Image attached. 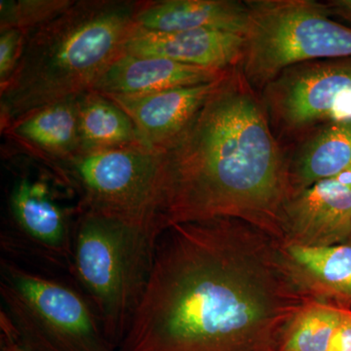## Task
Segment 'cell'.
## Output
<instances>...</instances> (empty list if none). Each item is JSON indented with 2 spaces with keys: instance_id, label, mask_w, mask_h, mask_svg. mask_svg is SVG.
Returning a JSON list of instances; mask_svg holds the SVG:
<instances>
[{
  "instance_id": "1",
  "label": "cell",
  "mask_w": 351,
  "mask_h": 351,
  "mask_svg": "<svg viewBox=\"0 0 351 351\" xmlns=\"http://www.w3.org/2000/svg\"><path fill=\"white\" fill-rule=\"evenodd\" d=\"M307 299L280 240L241 219L177 223L156 245L119 351H276Z\"/></svg>"
},
{
  "instance_id": "2",
  "label": "cell",
  "mask_w": 351,
  "mask_h": 351,
  "mask_svg": "<svg viewBox=\"0 0 351 351\" xmlns=\"http://www.w3.org/2000/svg\"><path fill=\"white\" fill-rule=\"evenodd\" d=\"M292 195L289 162L263 101L230 69L186 128L162 149L159 219L177 223L241 219L282 239Z\"/></svg>"
},
{
  "instance_id": "3",
  "label": "cell",
  "mask_w": 351,
  "mask_h": 351,
  "mask_svg": "<svg viewBox=\"0 0 351 351\" xmlns=\"http://www.w3.org/2000/svg\"><path fill=\"white\" fill-rule=\"evenodd\" d=\"M138 1L75 0L25 38L19 64L0 88L1 129L34 110L90 91L123 53Z\"/></svg>"
},
{
  "instance_id": "4",
  "label": "cell",
  "mask_w": 351,
  "mask_h": 351,
  "mask_svg": "<svg viewBox=\"0 0 351 351\" xmlns=\"http://www.w3.org/2000/svg\"><path fill=\"white\" fill-rule=\"evenodd\" d=\"M161 234L83 210L75 221L71 271L117 350L144 295Z\"/></svg>"
},
{
  "instance_id": "5",
  "label": "cell",
  "mask_w": 351,
  "mask_h": 351,
  "mask_svg": "<svg viewBox=\"0 0 351 351\" xmlns=\"http://www.w3.org/2000/svg\"><path fill=\"white\" fill-rule=\"evenodd\" d=\"M1 332L27 351H119L75 289L1 261Z\"/></svg>"
},
{
  "instance_id": "6",
  "label": "cell",
  "mask_w": 351,
  "mask_h": 351,
  "mask_svg": "<svg viewBox=\"0 0 351 351\" xmlns=\"http://www.w3.org/2000/svg\"><path fill=\"white\" fill-rule=\"evenodd\" d=\"M240 69L265 88L285 69L323 60L351 59V27L313 0H247Z\"/></svg>"
},
{
  "instance_id": "7",
  "label": "cell",
  "mask_w": 351,
  "mask_h": 351,
  "mask_svg": "<svg viewBox=\"0 0 351 351\" xmlns=\"http://www.w3.org/2000/svg\"><path fill=\"white\" fill-rule=\"evenodd\" d=\"M82 210L164 232L159 219L162 151L143 144L78 152L66 161Z\"/></svg>"
},
{
  "instance_id": "8",
  "label": "cell",
  "mask_w": 351,
  "mask_h": 351,
  "mask_svg": "<svg viewBox=\"0 0 351 351\" xmlns=\"http://www.w3.org/2000/svg\"><path fill=\"white\" fill-rule=\"evenodd\" d=\"M263 90L267 117L284 132L351 119V59L291 66Z\"/></svg>"
},
{
  "instance_id": "9",
  "label": "cell",
  "mask_w": 351,
  "mask_h": 351,
  "mask_svg": "<svg viewBox=\"0 0 351 351\" xmlns=\"http://www.w3.org/2000/svg\"><path fill=\"white\" fill-rule=\"evenodd\" d=\"M351 239V171L290 196L282 217L284 243L320 248Z\"/></svg>"
},
{
  "instance_id": "10",
  "label": "cell",
  "mask_w": 351,
  "mask_h": 351,
  "mask_svg": "<svg viewBox=\"0 0 351 351\" xmlns=\"http://www.w3.org/2000/svg\"><path fill=\"white\" fill-rule=\"evenodd\" d=\"M9 204L25 248L29 247L43 260L71 270L75 225L53 198L47 184L20 179L14 184Z\"/></svg>"
},
{
  "instance_id": "11",
  "label": "cell",
  "mask_w": 351,
  "mask_h": 351,
  "mask_svg": "<svg viewBox=\"0 0 351 351\" xmlns=\"http://www.w3.org/2000/svg\"><path fill=\"white\" fill-rule=\"evenodd\" d=\"M223 76L213 82L154 93L101 95L130 117L143 145L162 151L191 123Z\"/></svg>"
},
{
  "instance_id": "12",
  "label": "cell",
  "mask_w": 351,
  "mask_h": 351,
  "mask_svg": "<svg viewBox=\"0 0 351 351\" xmlns=\"http://www.w3.org/2000/svg\"><path fill=\"white\" fill-rule=\"evenodd\" d=\"M243 36L213 29L154 32L134 27L123 52L133 56L162 57L213 69L239 66Z\"/></svg>"
},
{
  "instance_id": "13",
  "label": "cell",
  "mask_w": 351,
  "mask_h": 351,
  "mask_svg": "<svg viewBox=\"0 0 351 351\" xmlns=\"http://www.w3.org/2000/svg\"><path fill=\"white\" fill-rule=\"evenodd\" d=\"M280 252L289 276L304 297L351 309V239L320 248L280 241Z\"/></svg>"
},
{
  "instance_id": "14",
  "label": "cell",
  "mask_w": 351,
  "mask_h": 351,
  "mask_svg": "<svg viewBox=\"0 0 351 351\" xmlns=\"http://www.w3.org/2000/svg\"><path fill=\"white\" fill-rule=\"evenodd\" d=\"M228 71L182 64L162 57L133 56L123 52L101 73L92 90L100 94L154 93L213 82Z\"/></svg>"
},
{
  "instance_id": "15",
  "label": "cell",
  "mask_w": 351,
  "mask_h": 351,
  "mask_svg": "<svg viewBox=\"0 0 351 351\" xmlns=\"http://www.w3.org/2000/svg\"><path fill=\"white\" fill-rule=\"evenodd\" d=\"M246 2L239 0H151L138 1L135 24L154 32L213 29L243 36Z\"/></svg>"
},
{
  "instance_id": "16",
  "label": "cell",
  "mask_w": 351,
  "mask_h": 351,
  "mask_svg": "<svg viewBox=\"0 0 351 351\" xmlns=\"http://www.w3.org/2000/svg\"><path fill=\"white\" fill-rule=\"evenodd\" d=\"M351 171V119L326 124L289 163L292 195Z\"/></svg>"
},
{
  "instance_id": "17",
  "label": "cell",
  "mask_w": 351,
  "mask_h": 351,
  "mask_svg": "<svg viewBox=\"0 0 351 351\" xmlns=\"http://www.w3.org/2000/svg\"><path fill=\"white\" fill-rule=\"evenodd\" d=\"M5 132L58 160L66 162L82 152L76 98L34 110Z\"/></svg>"
},
{
  "instance_id": "18",
  "label": "cell",
  "mask_w": 351,
  "mask_h": 351,
  "mask_svg": "<svg viewBox=\"0 0 351 351\" xmlns=\"http://www.w3.org/2000/svg\"><path fill=\"white\" fill-rule=\"evenodd\" d=\"M82 152L142 144L130 117L93 90L76 98Z\"/></svg>"
},
{
  "instance_id": "19",
  "label": "cell",
  "mask_w": 351,
  "mask_h": 351,
  "mask_svg": "<svg viewBox=\"0 0 351 351\" xmlns=\"http://www.w3.org/2000/svg\"><path fill=\"white\" fill-rule=\"evenodd\" d=\"M346 308L309 301L284 328L276 351H327Z\"/></svg>"
},
{
  "instance_id": "20",
  "label": "cell",
  "mask_w": 351,
  "mask_h": 351,
  "mask_svg": "<svg viewBox=\"0 0 351 351\" xmlns=\"http://www.w3.org/2000/svg\"><path fill=\"white\" fill-rule=\"evenodd\" d=\"M75 0H1L0 32L19 29L29 34L68 9Z\"/></svg>"
},
{
  "instance_id": "21",
  "label": "cell",
  "mask_w": 351,
  "mask_h": 351,
  "mask_svg": "<svg viewBox=\"0 0 351 351\" xmlns=\"http://www.w3.org/2000/svg\"><path fill=\"white\" fill-rule=\"evenodd\" d=\"M27 34L19 29L0 32V88L4 86L19 64Z\"/></svg>"
},
{
  "instance_id": "22",
  "label": "cell",
  "mask_w": 351,
  "mask_h": 351,
  "mask_svg": "<svg viewBox=\"0 0 351 351\" xmlns=\"http://www.w3.org/2000/svg\"><path fill=\"white\" fill-rule=\"evenodd\" d=\"M327 351H351V309H346Z\"/></svg>"
},
{
  "instance_id": "23",
  "label": "cell",
  "mask_w": 351,
  "mask_h": 351,
  "mask_svg": "<svg viewBox=\"0 0 351 351\" xmlns=\"http://www.w3.org/2000/svg\"><path fill=\"white\" fill-rule=\"evenodd\" d=\"M325 6L332 18H339L351 25V0H332Z\"/></svg>"
},
{
  "instance_id": "24",
  "label": "cell",
  "mask_w": 351,
  "mask_h": 351,
  "mask_svg": "<svg viewBox=\"0 0 351 351\" xmlns=\"http://www.w3.org/2000/svg\"><path fill=\"white\" fill-rule=\"evenodd\" d=\"M2 351H27L10 335L2 332Z\"/></svg>"
}]
</instances>
